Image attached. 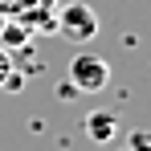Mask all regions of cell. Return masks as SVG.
<instances>
[{
    "mask_svg": "<svg viewBox=\"0 0 151 151\" xmlns=\"http://www.w3.org/2000/svg\"><path fill=\"white\" fill-rule=\"evenodd\" d=\"M110 82V61L102 53H74L70 57V90L74 94H102Z\"/></svg>",
    "mask_w": 151,
    "mask_h": 151,
    "instance_id": "1",
    "label": "cell"
},
{
    "mask_svg": "<svg viewBox=\"0 0 151 151\" xmlns=\"http://www.w3.org/2000/svg\"><path fill=\"white\" fill-rule=\"evenodd\" d=\"M53 29H57L61 37H70V41H94V37H98V12H94L90 4L74 0V4H65V8L53 17Z\"/></svg>",
    "mask_w": 151,
    "mask_h": 151,
    "instance_id": "2",
    "label": "cell"
},
{
    "mask_svg": "<svg viewBox=\"0 0 151 151\" xmlns=\"http://www.w3.org/2000/svg\"><path fill=\"white\" fill-rule=\"evenodd\" d=\"M114 131H119V119H114L110 110H94V114L86 119V135H90L94 143H106V139H114Z\"/></svg>",
    "mask_w": 151,
    "mask_h": 151,
    "instance_id": "3",
    "label": "cell"
},
{
    "mask_svg": "<svg viewBox=\"0 0 151 151\" xmlns=\"http://www.w3.org/2000/svg\"><path fill=\"white\" fill-rule=\"evenodd\" d=\"M0 37H4V49H21L29 37H33V29H29L25 21H12V25L4 21V25H0Z\"/></svg>",
    "mask_w": 151,
    "mask_h": 151,
    "instance_id": "4",
    "label": "cell"
},
{
    "mask_svg": "<svg viewBox=\"0 0 151 151\" xmlns=\"http://www.w3.org/2000/svg\"><path fill=\"white\" fill-rule=\"evenodd\" d=\"M12 70H17V57H12V49H4V45H0V86L8 82Z\"/></svg>",
    "mask_w": 151,
    "mask_h": 151,
    "instance_id": "5",
    "label": "cell"
},
{
    "mask_svg": "<svg viewBox=\"0 0 151 151\" xmlns=\"http://www.w3.org/2000/svg\"><path fill=\"white\" fill-rule=\"evenodd\" d=\"M127 147H135V151H151V135H147V131H135Z\"/></svg>",
    "mask_w": 151,
    "mask_h": 151,
    "instance_id": "6",
    "label": "cell"
},
{
    "mask_svg": "<svg viewBox=\"0 0 151 151\" xmlns=\"http://www.w3.org/2000/svg\"><path fill=\"white\" fill-rule=\"evenodd\" d=\"M123 151H135V147H123Z\"/></svg>",
    "mask_w": 151,
    "mask_h": 151,
    "instance_id": "7",
    "label": "cell"
}]
</instances>
